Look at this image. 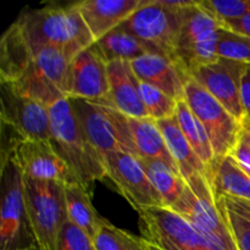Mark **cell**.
<instances>
[{
	"label": "cell",
	"mask_w": 250,
	"mask_h": 250,
	"mask_svg": "<svg viewBox=\"0 0 250 250\" xmlns=\"http://www.w3.org/2000/svg\"><path fill=\"white\" fill-rule=\"evenodd\" d=\"M104 163L107 178L137 212L148 208L165 207L137 156L111 151L104 156Z\"/></svg>",
	"instance_id": "10"
},
{
	"label": "cell",
	"mask_w": 250,
	"mask_h": 250,
	"mask_svg": "<svg viewBox=\"0 0 250 250\" xmlns=\"http://www.w3.org/2000/svg\"><path fill=\"white\" fill-rule=\"evenodd\" d=\"M242 170L250 176V144L241 138L231 154Z\"/></svg>",
	"instance_id": "32"
},
{
	"label": "cell",
	"mask_w": 250,
	"mask_h": 250,
	"mask_svg": "<svg viewBox=\"0 0 250 250\" xmlns=\"http://www.w3.org/2000/svg\"><path fill=\"white\" fill-rule=\"evenodd\" d=\"M109 90L107 62L93 43L80 51L71 61L67 99L103 102L109 95Z\"/></svg>",
	"instance_id": "14"
},
{
	"label": "cell",
	"mask_w": 250,
	"mask_h": 250,
	"mask_svg": "<svg viewBox=\"0 0 250 250\" xmlns=\"http://www.w3.org/2000/svg\"><path fill=\"white\" fill-rule=\"evenodd\" d=\"M131 66L141 82L163 90L177 102L186 99V84L189 80L170 58L149 53L132 61Z\"/></svg>",
	"instance_id": "16"
},
{
	"label": "cell",
	"mask_w": 250,
	"mask_h": 250,
	"mask_svg": "<svg viewBox=\"0 0 250 250\" xmlns=\"http://www.w3.org/2000/svg\"><path fill=\"white\" fill-rule=\"evenodd\" d=\"M241 102L244 112L243 122H250V65L242 78Z\"/></svg>",
	"instance_id": "33"
},
{
	"label": "cell",
	"mask_w": 250,
	"mask_h": 250,
	"mask_svg": "<svg viewBox=\"0 0 250 250\" xmlns=\"http://www.w3.org/2000/svg\"><path fill=\"white\" fill-rule=\"evenodd\" d=\"M249 65L217 59L190 73V80L199 83L219 100L238 121L243 124L244 112L241 102L242 78Z\"/></svg>",
	"instance_id": "13"
},
{
	"label": "cell",
	"mask_w": 250,
	"mask_h": 250,
	"mask_svg": "<svg viewBox=\"0 0 250 250\" xmlns=\"http://www.w3.org/2000/svg\"><path fill=\"white\" fill-rule=\"evenodd\" d=\"M12 159L17 163L24 178L54 181L63 186L78 183L67 164L53 148L50 141L23 139Z\"/></svg>",
	"instance_id": "15"
},
{
	"label": "cell",
	"mask_w": 250,
	"mask_h": 250,
	"mask_svg": "<svg viewBox=\"0 0 250 250\" xmlns=\"http://www.w3.org/2000/svg\"><path fill=\"white\" fill-rule=\"evenodd\" d=\"M109 75V95L106 103L128 117L144 119L149 117L143 102H142L141 81L137 78L128 61H112L107 63Z\"/></svg>",
	"instance_id": "17"
},
{
	"label": "cell",
	"mask_w": 250,
	"mask_h": 250,
	"mask_svg": "<svg viewBox=\"0 0 250 250\" xmlns=\"http://www.w3.org/2000/svg\"><path fill=\"white\" fill-rule=\"evenodd\" d=\"M175 117L177 120L178 126H180L183 136L186 137V139L190 144L193 150L199 156L200 160L207 166L212 185L215 171H216L217 167V163L216 158H215L214 149H212L211 146V142H210V138L208 136L207 131H205L204 126L198 120V117L193 114L186 100L178 102Z\"/></svg>",
	"instance_id": "21"
},
{
	"label": "cell",
	"mask_w": 250,
	"mask_h": 250,
	"mask_svg": "<svg viewBox=\"0 0 250 250\" xmlns=\"http://www.w3.org/2000/svg\"><path fill=\"white\" fill-rule=\"evenodd\" d=\"M65 195L68 220L94 239L105 219L100 216L93 207L89 190L75 183L65 186Z\"/></svg>",
	"instance_id": "22"
},
{
	"label": "cell",
	"mask_w": 250,
	"mask_h": 250,
	"mask_svg": "<svg viewBox=\"0 0 250 250\" xmlns=\"http://www.w3.org/2000/svg\"><path fill=\"white\" fill-rule=\"evenodd\" d=\"M94 44L107 63L112 61L132 62L146 54H154L143 42L120 27L94 42Z\"/></svg>",
	"instance_id": "24"
},
{
	"label": "cell",
	"mask_w": 250,
	"mask_h": 250,
	"mask_svg": "<svg viewBox=\"0 0 250 250\" xmlns=\"http://www.w3.org/2000/svg\"><path fill=\"white\" fill-rule=\"evenodd\" d=\"M0 250L38 248L24 199V177L14 159L0 164Z\"/></svg>",
	"instance_id": "3"
},
{
	"label": "cell",
	"mask_w": 250,
	"mask_h": 250,
	"mask_svg": "<svg viewBox=\"0 0 250 250\" xmlns=\"http://www.w3.org/2000/svg\"><path fill=\"white\" fill-rule=\"evenodd\" d=\"M68 100L88 141L102 155L103 160L111 151H125L137 156L128 127V116L106 103Z\"/></svg>",
	"instance_id": "4"
},
{
	"label": "cell",
	"mask_w": 250,
	"mask_h": 250,
	"mask_svg": "<svg viewBox=\"0 0 250 250\" xmlns=\"http://www.w3.org/2000/svg\"><path fill=\"white\" fill-rule=\"evenodd\" d=\"M139 90H141L142 102L150 119H153L154 121H161V120L175 117L178 104L177 100L171 98L163 90L143 82H141Z\"/></svg>",
	"instance_id": "28"
},
{
	"label": "cell",
	"mask_w": 250,
	"mask_h": 250,
	"mask_svg": "<svg viewBox=\"0 0 250 250\" xmlns=\"http://www.w3.org/2000/svg\"><path fill=\"white\" fill-rule=\"evenodd\" d=\"M142 2L143 0H83L77 1V7L97 42L119 28Z\"/></svg>",
	"instance_id": "18"
},
{
	"label": "cell",
	"mask_w": 250,
	"mask_h": 250,
	"mask_svg": "<svg viewBox=\"0 0 250 250\" xmlns=\"http://www.w3.org/2000/svg\"><path fill=\"white\" fill-rule=\"evenodd\" d=\"M221 27L225 26L208 15L198 5V0L182 11V26L172 61L188 80L193 71L217 60L216 49Z\"/></svg>",
	"instance_id": "5"
},
{
	"label": "cell",
	"mask_w": 250,
	"mask_h": 250,
	"mask_svg": "<svg viewBox=\"0 0 250 250\" xmlns=\"http://www.w3.org/2000/svg\"><path fill=\"white\" fill-rule=\"evenodd\" d=\"M0 121L11 125L27 139L50 141L49 107L7 82H0Z\"/></svg>",
	"instance_id": "11"
},
{
	"label": "cell",
	"mask_w": 250,
	"mask_h": 250,
	"mask_svg": "<svg viewBox=\"0 0 250 250\" xmlns=\"http://www.w3.org/2000/svg\"><path fill=\"white\" fill-rule=\"evenodd\" d=\"M241 138L250 144V122H243V129H242Z\"/></svg>",
	"instance_id": "36"
},
{
	"label": "cell",
	"mask_w": 250,
	"mask_h": 250,
	"mask_svg": "<svg viewBox=\"0 0 250 250\" xmlns=\"http://www.w3.org/2000/svg\"><path fill=\"white\" fill-rule=\"evenodd\" d=\"M198 5L225 27L250 12V0H198Z\"/></svg>",
	"instance_id": "30"
},
{
	"label": "cell",
	"mask_w": 250,
	"mask_h": 250,
	"mask_svg": "<svg viewBox=\"0 0 250 250\" xmlns=\"http://www.w3.org/2000/svg\"><path fill=\"white\" fill-rule=\"evenodd\" d=\"M128 127L136 146L137 158L163 161L180 173L177 165L168 151L158 122L150 117H128Z\"/></svg>",
	"instance_id": "19"
},
{
	"label": "cell",
	"mask_w": 250,
	"mask_h": 250,
	"mask_svg": "<svg viewBox=\"0 0 250 250\" xmlns=\"http://www.w3.org/2000/svg\"><path fill=\"white\" fill-rule=\"evenodd\" d=\"M31 250H39L38 248H36V249H31Z\"/></svg>",
	"instance_id": "38"
},
{
	"label": "cell",
	"mask_w": 250,
	"mask_h": 250,
	"mask_svg": "<svg viewBox=\"0 0 250 250\" xmlns=\"http://www.w3.org/2000/svg\"><path fill=\"white\" fill-rule=\"evenodd\" d=\"M93 241L97 250H149L148 242L143 237H137L119 229L107 220L102 225Z\"/></svg>",
	"instance_id": "26"
},
{
	"label": "cell",
	"mask_w": 250,
	"mask_h": 250,
	"mask_svg": "<svg viewBox=\"0 0 250 250\" xmlns=\"http://www.w3.org/2000/svg\"><path fill=\"white\" fill-rule=\"evenodd\" d=\"M55 250H97L94 241L81 227L68 220L59 232Z\"/></svg>",
	"instance_id": "31"
},
{
	"label": "cell",
	"mask_w": 250,
	"mask_h": 250,
	"mask_svg": "<svg viewBox=\"0 0 250 250\" xmlns=\"http://www.w3.org/2000/svg\"><path fill=\"white\" fill-rule=\"evenodd\" d=\"M217 59L250 65V37L229 27H221L216 49Z\"/></svg>",
	"instance_id": "27"
},
{
	"label": "cell",
	"mask_w": 250,
	"mask_h": 250,
	"mask_svg": "<svg viewBox=\"0 0 250 250\" xmlns=\"http://www.w3.org/2000/svg\"><path fill=\"white\" fill-rule=\"evenodd\" d=\"M32 56L33 51L14 22L0 39V82H15L26 70Z\"/></svg>",
	"instance_id": "20"
},
{
	"label": "cell",
	"mask_w": 250,
	"mask_h": 250,
	"mask_svg": "<svg viewBox=\"0 0 250 250\" xmlns=\"http://www.w3.org/2000/svg\"><path fill=\"white\" fill-rule=\"evenodd\" d=\"M185 100L204 126L219 165L241 141L243 124L194 80L186 84Z\"/></svg>",
	"instance_id": "8"
},
{
	"label": "cell",
	"mask_w": 250,
	"mask_h": 250,
	"mask_svg": "<svg viewBox=\"0 0 250 250\" xmlns=\"http://www.w3.org/2000/svg\"><path fill=\"white\" fill-rule=\"evenodd\" d=\"M49 112L51 146L67 164L78 183L89 190L93 183L107 178L104 160L88 141L70 100H59L49 107Z\"/></svg>",
	"instance_id": "2"
},
{
	"label": "cell",
	"mask_w": 250,
	"mask_h": 250,
	"mask_svg": "<svg viewBox=\"0 0 250 250\" xmlns=\"http://www.w3.org/2000/svg\"><path fill=\"white\" fill-rule=\"evenodd\" d=\"M182 11L165 9L158 0H143L141 7L120 28L143 42L154 54L172 60L182 26Z\"/></svg>",
	"instance_id": "9"
},
{
	"label": "cell",
	"mask_w": 250,
	"mask_h": 250,
	"mask_svg": "<svg viewBox=\"0 0 250 250\" xmlns=\"http://www.w3.org/2000/svg\"><path fill=\"white\" fill-rule=\"evenodd\" d=\"M138 159L141 160L154 188L160 195L164 205L172 208L185 192L186 186H187L185 178L163 161Z\"/></svg>",
	"instance_id": "25"
},
{
	"label": "cell",
	"mask_w": 250,
	"mask_h": 250,
	"mask_svg": "<svg viewBox=\"0 0 250 250\" xmlns=\"http://www.w3.org/2000/svg\"><path fill=\"white\" fill-rule=\"evenodd\" d=\"M227 199L231 200L232 203H233L236 207H238L239 209L244 210V211H247L248 214H250V202L248 200H241V199H232V198H227Z\"/></svg>",
	"instance_id": "35"
},
{
	"label": "cell",
	"mask_w": 250,
	"mask_h": 250,
	"mask_svg": "<svg viewBox=\"0 0 250 250\" xmlns=\"http://www.w3.org/2000/svg\"><path fill=\"white\" fill-rule=\"evenodd\" d=\"M227 27L233 29V31L238 32V33L246 34V36L250 37V12L247 16H244L243 19L238 20L236 22H232Z\"/></svg>",
	"instance_id": "34"
},
{
	"label": "cell",
	"mask_w": 250,
	"mask_h": 250,
	"mask_svg": "<svg viewBox=\"0 0 250 250\" xmlns=\"http://www.w3.org/2000/svg\"><path fill=\"white\" fill-rule=\"evenodd\" d=\"M138 214L142 237L160 250H226L171 208H148Z\"/></svg>",
	"instance_id": "7"
},
{
	"label": "cell",
	"mask_w": 250,
	"mask_h": 250,
	"mask_svg": "<svg viewBox=\"0 0 250 250\" xmlns=\"http://www.w3.org/2000/svg\"><path fill=\"white\" fill-rule=\"evenodd\" d=\"M212 189L217 200L232 198L250 202V176L242 170L233 156L229 155L217 165Z\"/></svg>",
	"instance_id": "23"
},
{
	"label": "cell",
	"mask_w": 250,
	"mask_h": 250,
	"mask_svg": "<svg viewBox=\"0 0 250 250\" xmlns=\"http://www.w3.org/2000/svg\"><path fill=\"white\" fill-rule=\"evenodd\" d=\"M24 199L38 249L55 250L59 232L68 221L65 186L24 178Z\"/></svg>",
	"instance_id": "6"
},
{
	"label": "cell",
	"mask_w": 250,
	"mask_h": 250,
	"mask_svg": "<svg viewBox=\"0 0 250 250\" xmlns=\"http://www.w3.org/2000/svg\"><path fill=\"white\" fill-rule=\"evenodd\" d=\"M15 22L32 50L55 46L75 58L95 42L77 1L26 10Z\"/></svg>",
	"instance_id": "1"
},
{
	"label": "cell",
	"mask_w": 250,
	"mask_h": 250,
	"mask_svg": "<svg viewBox=\"0 0 250 250\" xmlns=\"http://www.w3.org/2000/svg\"><path fill=\"white\" fill-rule=\"evenodd\" d=\"M148 249H149V250H160L159 248H156V247L151 246V244H149V243H148Z\"/></svg>",
	"instance_id": "37"
},
{
	"label": "cell",
	"mask_w": 250,
	"mask_h": 250,
	"mask_svg": "<svg viewBox=\"0 0 250 250\" xmlns=\"http://www.w3.org/2000/svg\"><path fill=\"white\" fill-rule=\"evenodd\" d=\"M217 204L226 217L237 249L250 250V214L239 209L227 198H220Z\"/></svg>",
	"instance_id": "29"
},
{
	"label": "cell",
	"mask_w": 250,
	"mask_h": 250,
	"mask_svg": "<svg viewBox=\"0 0 250 250\" xmlns=\"http://www.w3.org/2000/svg\"><path fill=\"white\" fill-rule=\"evenodd\" d=\"M171 209L219 246L226 250H238L217 200L197 194L187 185L183 194Z\"/></svg>",
	"instance_id": "12"
}]
</instances>
